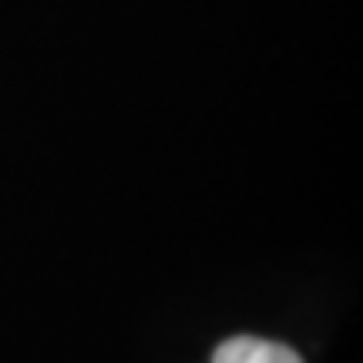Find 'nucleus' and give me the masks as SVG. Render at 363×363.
Wrapping results in <instances>:
<instances>
[{"label":"nucleus","mask_w":363,"mask_h":363,"mask_svg":"<svg viewBox=\"0 0 363 363\" xmlns=\"http://www.w3.org/2000/svg\"><path fill=\"white\" fill-rule=\"evenodd\" d=\"M212 363H303V357L276 340L242 333V337H229L225 343H219L212 353Z\"/></svg>","instance_id":"nucleus-1"}]
</instances>
